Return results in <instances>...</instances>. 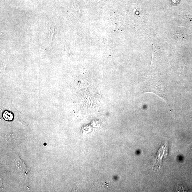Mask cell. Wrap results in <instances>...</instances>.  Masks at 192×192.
<instances>
[{
  "mask_svg": "<svg viewBox=\"0 0 192 192\" xmlns=\"http://www.w3.org/2000/svg\"><path fill=\"white\" fill-rule=\"evenodd\" d=\"M147 84V91H150V92L155 93L157 95L162 97L166 102H167L166 96L163 94L164 93L161 88L159 83H158L156 81H150V83H148Z\"/></svg>",
  "mask_w": 192,
  "mask_h": 192,
  "instance_id": "6da1fadb",
  "label": "cell"
},
{
  "mask_svg": "<svg viewBox=\"0 0 192 192\" xmlns=\"http://www.w3.org/2000/svg\"><path fill=\"white\" fill-rule=\"evenodd\" d=\"M169 147L167 143L165 145H163L161 148L158 150L157 154L155 158L154 166H156L157 168L159 169L161 166L162 162V159L164 157L167 156L168 152Z\"/></svg>",
  "mask_w": 192,
  "mask_h": 192,
  "instance_id": "7a4b0ae2",
  "label": "cell"
},
{
  "mask_svg": "<svg viewBox=\"0 0 192 192\" xmlns=\"http://www.w3.org/2000/svg\"><path fill=\"white\" fill-rule=\"evenodd\" d=\"M2 116L3 118L6 121H12L13 120V113L8 110H6L3 112Z\"/></svg>",
  "mask_w": 192,
  "mask_h": 192,
  "instance_id": "3957f363",
  "label": "cell"
},
{
  "mask_svg": "<svg viewBox=\"0 0 192 192\" xmlns=\"http://www.w3.org/2000/svg\"><path fill=\"white\" fill-rule=\"evenodd\" d=\"M20 159H17L16 161V167L17 168V169L19 170V171L21 172H22L25 170L26 169V166L24 164L23 162H22V160Z\"/></svg>",
  "mask_w": 192,
  "mask_h": 192,
  "instance_id": "277c9868",
  "label": "cell"
},
{
  "mask_svg": "<svg viewBox=\"0 0 192 192\" xmlns=\"http://www.w3.org/2000/svg\"><path fill=\"white\" fill-rule=\"evenodd\" d=\"M179 0H172V2L174 4H177L179 2Z\"/></svg>",
  "mask_w": 192,
  "mask_h": 192,
  "instance_id": "5b68a950",
  "label": "cell"
}]
</instances>
